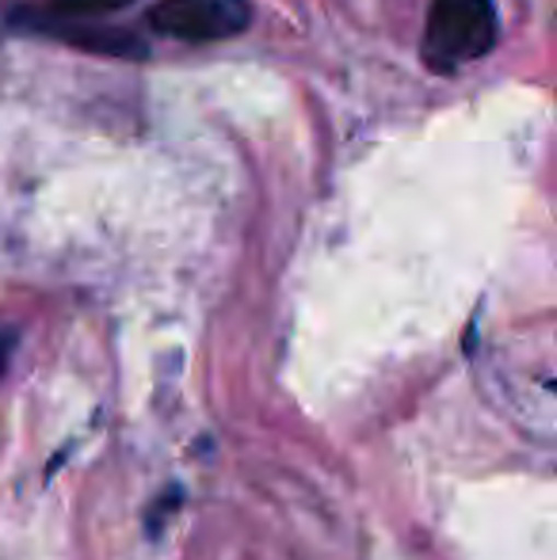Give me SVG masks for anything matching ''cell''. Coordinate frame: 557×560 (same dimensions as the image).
Returning a JSON list of instances; mask_svg holds the SVG:
<instances>
[{"mask_svg": "<svg viewBox=\"0 0 557 560\" xmlns=\"http://www.w3.org/2000/svg\"><path fill=\"white\" fill-rule=\"evenodd\" d=\"M15 328H0V377H4L8 362H12V351H15Z\"/></svg>", "mask_w": 557, "mask_h": 560, "instance_id": "277c9868", "label": "cell"}, {"mask_svg": "<svg viewBox=\"0 0 557 560\" xmlns=\"http://www.w3.org/2000/svg\"><path fill=\"white\" fill-rule=\"evenodd\" d=\"M146 23L164 38L179 43H214L233 38L253 23L248 0H161L149 8Z\"/></svg>", "mask_w": 557, "mask_h": 560, "instance_id": "7a4b0ae2", "label": "cell"}, {"mask_svg": "<svg viewBox=\"0 0 557 560\" xmlns=\"http://www.w3.org/2000/svg\"><path fill=\"white\" fill-rule=\"evenodd\" d=\"M130 4V0H50V15L58 20H73V15H100V12H115V8Z\"/></svg>", "mask_w": 557, "mask_h": 560, "instance_id": "3957f363", "label": "cell"}, {"mask_svg": "<svg viewBox=\"0 0 557 560\" xmlns=\"http://www.w3.org/2000/svg\"><path fill=\"white\" fill-rule=\"evenodd\" d=\"M500 23L492 0H431L420 58L436 73H454L497 46Z\"/></svg>", "mask_w": 557, "mask_h": 560, "instance_id": "6da1fadb", "label": "cell"}]
</instances>
